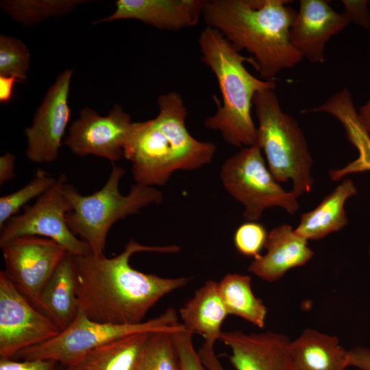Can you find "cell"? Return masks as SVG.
I'll list each match as a JSON object with an SVG mask.
<instances>
[{
  "mask_svg": "<svg viewBox=\"0 0 370 370\" xmlns=\"http://www.w3.org/2000/svg\"><path fill=\"white\" fill-rule=\"evenodd\" d=\"M175 245L149 246L131 239L119 255L108 258L91 252L73 256L79 310L88 319L113 324H138L164 296L187 285L188 278H161L130 264L138 252L177 253Z\"/></svg>",
  "mask_w": 370,
  "mask_h": 370,
  "instance_id": "6da1fadb",
  "label": "cell"
},
{
  "mask_svg": "<svg viewBox=\"0 0 370 370\" xmlns=\"http://www.w3.org/2000/svg\"><path fill=\"white\" fill-rule=\"evenodd\" d=\"M288 0H206L202 18L238 52L251 55L266 79L292 69L304 58L290 40L297 12Z\"/></svg>",
  "mask_w": 370,
  "mask_h": 370,
  "instance_id": "7a4b0ae2",
  "label": "cell"
},
{
  "mask_svg": "<svg viewBox=\"0 0 370 370\" xmlns=\"http://www.w3.org/2000/svg\"><path fill=\"white\" fill-rule=\"evenodd\" d=\"M157 116L134 123L123 157L131 162L136 184L164 186L173 172L191 171L210 164L216 145L200 141L188 132L184 101L177 92L160 95Z\"/></svg>",
  "mask_w": 370,
  "mask_h": 370,
  "instance_id": "3957f363",
  "label": "cell"
},
{
  "mask_svg": "<svg viewBox=\"0 0 370 370\" xmlns=\"http://www.w3.org/2000/svg\"><path fill=\"white\" fill-rule=\"evenodd\" d=\"M201 61L216 77L221 102L214 97L215 113L205 119L204 127L219 131L232 147H249L256 143L257 127L251 114L253 98L262 89L275 88L273 79L262 80L252 75L244 62L255 67L251 58L237 51L217 29L206 27L198 38Z\"/></svg>",
  "mask_w": 370,
  "mask_h": 370,
  "instance_id": "277c9868",
  "label": "cell"
},
{
  "mask_svg": "<svg viewBox=\"0 0 370 370\" xmlns=\"http://www.w3.org/2000/svg\"><path fill=\"white\" fill-rule=\"evenodd\" d=\"M252 103L258 121L256 145L271 174L279 183L291 181L297 197L310 192L313 160L298 123L282 110L275 88L258 91Z\"/></svg>",
  "mask_w": 370,
  "mask_h": 370,
  "instance_id": "5b68a950",
  "label": "cell"
},
{
  "mask_svg": "<svg viewBox=\"0 0 370 370\" xmlns=\"http://www.w3.org/2000/svg\"><path fill=\"white\" fill-rule=\"evenodd\" d=\"M125 173L123 167L113 165L104 186L93 194H81L73 185L66 183L65 195L71 205L66 215L70 230L90 247L97 256L104 255L106 239L111 227L119 220L138 213L153 204L163 201V195L153 186L135 184L123 195L119 183Z\"/></svg>",
  "mask_w": 370,
  "mask_h": 370,
  "instance_id": "8992f818",
  "label": "cell"
},
{
  "mask_svg": "<svg viewBox=\"0 0 370 370\" xmlns=\"http://www.w3.org/2000/svg\"><path fill=\"white\" fill-rule=\"evenodd\" d=\"M184 328L173 308L157 317L133 325L95 321L79 310L73 322L57 336L24 349L14 357L21 360H53L64 367L98 347L136 333L177 331Z\"/></svg>",
  "mask_w": 370,
  "mask_h": 370,
  "instance_id": "52a82bcc",
  "label": "cell"
},
{
  "mask_svg": "<svg viewBox=\"0 0 370 370\" xmlns=\"http://www.w3.org/2000/svg\"><path fill=\"white\" fill-rule=\"evenodd\" d=\"M220 178L226 191L244 207L247 221H258L265 210L280 207L288 214L299 209L298 197L276 181L257 145L244 147L228 158Z\"/></svg>",
  "mask_w": 370,
  "mask_h": 370,
  "instance_id": "ba28073f",
  "label": "cell"
},
{
  "mask_svg": "<svg viewBox=\"0 0 370 370\" xmlns=\"http://www.w3.org/2000/svg\"><path fill=\"white\" fill-rule=\"evenodd\" d=\"M66 176L62 173L54 184L40 195L25 212L10 218L0 228V245L13 238L32 236L51 239L72 256L91 252L89 245L69 229L66 215L71 210L64 186Z\"/></svg>",
  "mask_w": 370,
  "mask_h": 370,
  "instance_id": "9c48e42d",
  "label": "cell"
},
{
  "mask_svg": "<svg viewBox=\"0 0 370 370\" xmlns=\"http://www.w3.org/2000/svg\"><path fill=\"white\" fill-rule=\"evenodd\" d=\"M60 330L21 293L5 271L0 272V357L9 359L20 351L57 336Z\"/></svg>",
  "mask_w": 370,
  "mask_h": 370,
  "instance_id": "30bf717a",
  "label": "cell"
},
{
  "mask_svg": "<svg viewBox=\"0 0 370 370\" xmlns=\"http://www.w3.org/2000/svg\"><path fill=\"white\" fill-rule=\"evenodd\" d=\"M0 247L5 273L21 293L40 311L43 288L68 251L51 239L32 236L13 238Z\"/></svg>",
  "mask_w": 370,
  "mask_h": 370,
  "instance_id": "8fae6325",
  "label": "cell"
},
{
  "mask_svg": "<svg viewBox=\"0 0 370 370\" xmlns=\"http://www.w3.org/2000/svg\"><path fill=\"white\" fill-rule=\"evenodd\" d=\"M133 125L129 113L119 104L106 116L85 107L70 125L63 145L76 156L103 158L114 165L123 157Z\"/></svg>",
  "mask_w": 370,
  "mask_h": 370,
  "instance_id": "7c38bea8",
  "label": "cell"
},
{
  "mask_svg": "<svg viewBox=\"0 0 370 370\" xmlns=\"http://www.w3.org/2000/svg\"><path fill=\"white\" fill-rule=\"evenodd\" d=\"M72 69H65L47 91L32 124L24 131L27 158L36 164L51 163L58 157L71 117L69 95Z\"/></svg>",
  "mask_w": 370,
  "mask_h": 370,
  "instance_id": "4fadbf2b",
  "label": "cell"
},
{
  "mask_svg": "<svg viewBox=\"0 0 370 370\" xmlns=\"http://www.w3.org/2000/svg\"><path fill=\"white\" fill-rule=\"evenodd\" d=\"M349 24L344 14L335 11L324 0H301L290 29L293 47L308 61H325L326 43Z\"/></svg>",
  "mask_w": 370,
  "mask_h": 370,
  "instance_id": "5bb4252c",
  "label": "cell"
},
{
  "mask_svg": "<svg viewBox=\"0 0 370 370\" xmlns=\"http://www.w3.org/2000/svg\"><path fill=\"white\" fill-rule=\"evenodd\" d=\"M219 340L230 349L227 357L236 370H295L285 334L266 332H222Z\"/></svg>",
  "mask_w": 370,
  "mask_h": 370,
  "instance_id": "9a60e30c",
  "label": "cell"
},
{
  "mask_svg": "<svg viewBox=\"0 0 370 370\" xmlns=\"http://www.w3.org/2000/svg\"><path fill=\"white\" fill-rule=\"evenodd\" d=\"M206 0H117L114 12L92 25L134 19L156 29L180 31L197 25Z\"/></svg>",
  "mask_w": 370,
  "mask_h": 370,
  "instance_id": "2e32d148",
  "label": "cell"
},
{
  "mask_svg": "<svg viewBox=\"0 0 370 370\" xmlns=\"http://www.w3.org/2000/svg\"><path fill=\"white\" fill-rule=\"evenodd\" d=\"M264 249L266 254L254 259L248 271L269 282L281 279L293 268L306 264L314 256L308 241L288 224L268 232Z\"/></svg>",
  "mask_w": 370,
  "mask_h": 370,
  "instance_id": "e0dca14e",
  "label": "cell"
},
{
  "mask_svg": "<svg viewBox=\"0 0 370 370\" xmlns=\"http://www.w3.org/2000/svg\"><path fill=\"white\" fill-rule=\"evenodd\" d=\"M301 112H323L335 117L341 123L349 141L358 152L355 160L329 172L332 180H340L349 174L370 172V134L361 125L347 88L337 92L323 104Z\"/></svg>",
  "mask_w": 370,
  "mask_h": 370,
  "instance_id": "ac0fdd59",
  "label": "cell"
},
{
  "mask_svg": "<svg viewBox=\"0 0 370 370\" xmlns=\"http://www.w3.org/2000/svg\"><path fill=\"white\" fill-rule=\"evenodd\" d=\"M288 350L295 370H344L349 367L348 350L338 338L306 328L294 341Z\"/></svg>",
  "mask_w": 370,
  "mask_h": 370,
  "instance_id": "d6986e66",
  "label": "cell"
},
{
  "mask_svg": "<svg viewBox=\"0 0 370 370\" xmlns=\"http://www.w3.org/2000/svg\"><path fill=\"white\" fill-rule=\"evenodd\" d=\"M356 194L355 183L344 178L316 208L300 216L295 232L307 241H317L342 230L348 222L345 203Z\"/></svg>",
  "mask_w": 370,
  "mask_h": 370,
  "instance_id": "ffe728a7",
  "label": "cell"
},
{
  "mask_svg": "<svg viewBox=\"0 0 370 370\" xmlns=\"http://www.w3.org/2000/svg\"><path fill=\"white\" fill-rule=\"evenodd\" d=\"M40 308L60 331L75 319L79 307L72 255L68 254L63 258L46 284L41 294Z\"/></svg>",
  "mask_w": 370,
  "mask_h": 370,
  "instance_id": "44dd1931",
  "label": "cell"
},
{
  "mask_svg": "<svg viewBox=\"0 0 370 370\" xmlns=\"http://www.w3.org/2000/svg\"><path fill=\"white\" fill-rule=\"evenodd\" d=\"M182 324L193 334L215 343L222 333L221 325L228 314L221 298L219 283L209 280L198 288L180 308Z\"/></svg>",
  "mask_w": 370,
  "mask_h": 370,
  "instance_id": "7402d4cb",
  "label": "cell"
},
{
  "mask_svg": "<svg viewBox=\"0 0 370 370\" xmlns=\"http://www.w3.org/2000/svg\"><path fill=\"white\" fill-rule=\"evenodd\" d=\"M149 332L136 333L98 347L62 370H139Z\"/></svg>",
  "mask_w": 370,
  "mask_h": 370,
  "instance_id": "603a6c76",
  "label": "cell"
},
{
  "mask_svg": "<svg viewBox=\"0 0 370 370\" xmlns=\"http://www.w3.org/2000/svg\"><path fill=\"white\" fill-rule=\"evenodd\" d=\"M219 292L228 314L241 317L262 328L267 308L256 297L251 288V278L247 275L228 273L219 282Z\"/></svg>",
  "mask_w": 370,
  "mask_h": 370,
  "instance_id": "cb8c5ba5",
  "label": "cell"
},
{
  "mask_svg": "<svg viewBox=\"0 0 370 370\" xmlns=\"http://www.w3.org/2000/svg\"><path fill=\"white\" fill-rule=\"evenodd\" d=\"M90 0H1L0 8L15 22L32 27L51 17L63 16Z\"/></svg>",
  "mask_w": 370,
  "mask_h": 370,
  "instance_id": "d4e9b609",
  "label": "cell"
},
{
  "mask_svg": "<svg viewBox=\"0 0 370 370\" xmlns=\"http://www.w3.org/2000/svg\"><path fill=\"white\" fill-rule=\"evenodd\" d=\"M173 332H149L139 370H182Z\"/></svg>",
  "mask_w": 370,
  "mask_h": 370,
  "instance_id": "484cf974",
  "label": "cell"
},
{
  "mask_svg": "<svg viewBox=\"0 0 370 370\" xmlns=\"http://www.w3.org/2000/svg\"><path fill=\"white\" fill-rule=\"evenodd\" d=\"M56 178L46 171L38 170L23 187L0 198V228L30 200L39 197L56 182Z\"/></svg>",
  "mask_w": 370,
  "mask_h": 370,
  "instance_id": "4316f807",
  "label": "cell"
},
{
  "mask_svg": "<svg viewBox=\"0 0 370 370\" xmlns=\"http://www.w3.org/2000/svg\"><path fill=\"white\" fill-rule=\"evenodd\" d=\"M31 54L21 40L0 35V75L14 77L18 82L27 78Z\"/></svg>",
  "mask_w": 370,
  "mask_h": 370,
  "instance_id": "83f0119b",
  "label": "cell"
},
{
  "mask_svg": "<svg viewBox=\"0 0 370 370\" xmlns=\"http://www.w3.org/2000/svg\"><path fill=\"white\" fill-rule=\"evenodd\" d=\"M268 232L265 227L256 221H247L241 225L234 236V243L242 255L254 259L261 256L264 248Z\"/></svg>",
  "mask_w": 370,
  "mask_h": 370,
  "instance_id": "f1b7e54d",
  "label": "cell"
},
{
  "mask_svg": "<svg viewBox=\"0 0 370 370\" xmlns=\"http://www.w3.org/2000/svg\"><path fill=\"white\" fill-rule=\"evenodd\" d=\"M193 333L186 328L173 332V338L179 356L182 370H208L195 349Z\"/></svg>",
  "mask_w": 370,
  "mask_h": 370,
  "instance_id": "f546056e",
  "label": "cell"
},
{
  "mask_svg": "<svg viewBox=\"0 0 370 370\" xmlns=\"http://www.w3.org/2000/svg\"><path fill=\"white\" fill-rule=\"evenodd\" d=\"M344 6V14L349 23L370 29V13L369 11V1L366 0H342Z\"/></svg>",
  "mask_w": 370,
  "mask_h": 370,
  "instance_id": "4dcf8cb0",
  "label": "cell"
},
{
  "mask_svg": "<svg viewBox=\"0 0 370 370\" xmlns=\"http://www.w3.org/2000/svg\"><path fill=\"white\" fill-rule=\"evenodd\" d=\"M60 366L58 362L49 359H0V370H61Z\"/></svg>",
  "mask_w": 370,
  "mask_h": 370,
  "instance_id": "1f68e13d",
  "label": "cell"
},
{
  "mask_svg": "<svg viewBox=\"0 0 370 370\" xmlns=\"http://www.w3.org/2000/svg\"><path fill=\"white\" fill-rule=\"evenodd\" d=\"M349 366L358 370H370V349L356 347L348 350Z\"/></svg>",
  "mask_w": 370,
  "mask_h": 370,
  "instance_id": "d6a6232c",
  "label": "cell"
},
{
  "mask_svg": "<svg viewBox=\"0 0 370 370\" xmlns=\"http://www.w3.org/2000/svg\"><path fill=\"white\" fill-rule=\"evenodd\" d=\"M214 343L205 341L198 353L208 370H225L214 350Z\"/></svg>",
  "mask_w": 370,
  "mask_h": 370,
  "instance_id": "836d02e7",
  "label": "cell"
},
{
  "mask_svg": "<svg viewBox=\"0 0 370 370\" xmlns=\"http://www.w3.org/2000/svg\"><path fill=\"white\" fill-rule=\"evenodd\" d=\"M15 156L10 152H5L0 157V185L15 177Z\"/></svg>",
  "mask_w": 370,
  "mask_h": 370,
  "instance_id": "e575fe53",
  "label": "cell"
},
{
  "mask_svg": "<svg viewBox=\"0 0 370 370\" xmlns=\"http://www.w3.org/2000/svg\"><path fill=\"white\" fill-rule=\"evenodd\" d=\"M18 82L14 77L0 75V103H8L13 97L15 82Z\"/></svg>",
  "mask_w": 370,
  "mask_h": 370,
  "instance_id": "d590c367",
  "label": "cell"
},
{
  "mask_svg": "<svg viewBox=\"0 0 370 370\" xmlns=\"http://www.w3.org/2000/svg\"><path fill=\"white\" fill-rule=\"evenodd\" d=\"M358 117L363 128L370 133V98L365 104L360 107Z\"/></svg>",
  "mask_w": 370,
  "mask_h": 370,
  "instance_id": "8d00e7d4",
  "label": "cell"
},
{
  "mask_svg": "<svg viewBox=\"0 0 370 370\" xmlns=\"http://www.w3.org/2000/svg\"><path fill=\"white\" fill-rule=\"evenodd\" d=\"M61 370H62V366H61Z\"/></svg>",
  "mask_w": 370,
  "mask_h": 370,
  "instance_id": "74e56055",
  "label": "cell"
},
{
  "mask_svg": "<svg viewBox=\"0 0 370 370\" xmlns=\"http://www.w3.org/2000/svg\"><path fill=\"white\" fill-rule=\"evenodd\" d=\"M370 134V133H369Z\"/></svg>",
  "mask_w": 370,
  "mask_h": 370,
  "instance_id": "f35d334b",
  "label": "cell"
}]
</instances>
